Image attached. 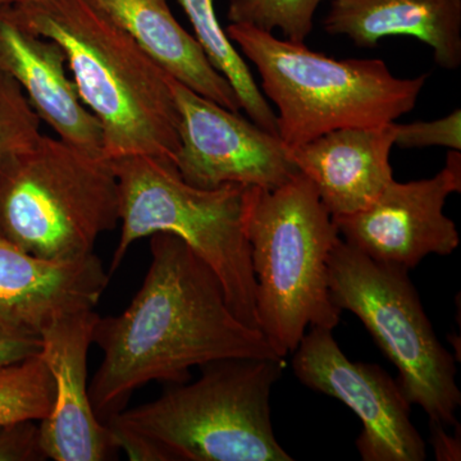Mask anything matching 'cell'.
I'll return each instance as SVG.
<instances>
[{
	"label": "cell",
	"instance_id": "6da1fadb",
	"mask_svg": "<svg viewBox=\"0 0 461 461\" xmlns=\"http://www.w3.org/2000/svg\"><path fill=\"white\" fill-rule=\"evenodd\" d=\"M151 263L120 315L99 317L94 344L103 360L89 395L103 423L151 381H189L190 369L232 357H275L259 330L239 320L215 273L172 233L150 239Z\"/></svg>",
	"mask_w": 461,
	"mask_h": 461
},
{
	"label": "cell",
	"instance_id": "7a4b0ae2",
	"mask_svg": "<svg viewBox=\"0 0 461 461\" xmlns=\"http://www.w3.org/2000/svg\"><path fill=\"white\" fill-rule=\"evenodd\" d=\"M26 29L65 50L78 96L95 115L109 160L131 156L175 163L180 114L171 75L90 0H35L11 5Z\"/></svg>",
	"mask_w": 461,
	"mask_h": 461
},
{
	"label": "cell",
	"instance_id": "3957f363",
	"mask_svg": "<svg viewBox=\"0 0 461 461\" xmlns=\"http://www.w3.org/2000/svg\"><path fill=\"white\" fill-rule=\"evenodd\" d=\"M202 369L198 381L112 417L118 450L136 461H293L271 414L284 359L232 357Z\"/></svg>",
	"mask_w": 461,
	"mask_h": 461
},
{
	"label": "cell",
	"instance_id": "277c9868",
	"mask_svg": "<svg viewBox=\"0 0 461 461\" xmlns=\"http://www.w3.org/2000/svg\"><path fill=\"white\" fill-rule=\"evenodd\" d=\"M245 232L256 277L258 329L285 359L308 327L333 330L339 323L329 260L341 236L302 173L275 190L247 187Z\"/></svg>",
	"mask_w": 461,
	"mask_h": 461
},
{
	"label": "cell",
	"instance_id": "5b68a950",
	"mask_svg": "<svg viewBox=\"0 0 461 461\" xmlns=\"http://www.w3.org/2000/svg\"><path fill=\"white\" fill-rule=\"evenodd\" d=\"M224 32L259 72L287 148L333 130L395 122L415 108L429 77L399 78L384 60L335 59L245 23Z\"/></svg>",
	"mask_w": 461,
	"mask_h": 461
},
{
	"label": "cell",
	"instance_id": "8992f818",
	"mask_svg": "<svg viewBox=\"0 0 461 461\" xmlns=\"http://www.w3.org/2000/svg\"><path fill=\"white\" fill-rule=\"evenodd\" d=\"M120 186L121 236L109 266L113 275L133 242L158 232L186 242L215 273L239 320L258 329L256 277L245 232L247 186H193L171 160L131 156L112 160Z\"/></svg>",
	"mask_w": 461,
	"mask_h": 461
},
{
	"label": "cell",
	"instance_id": "52a82bcc",
	"mask_svg": "<svg viewBox=\"0 0 461 461\" xmlns=\"http://www.w3.org/2000/svg\"><path fill=\"white\" fill-rule=\"evenodd\" d=\"M120 223L112 160L41 135L0 168V238L51 260L94 253Z\"/></svg>",
	"mask_w": 461,
	"mask_h": 461
},
{
	"label": "cell",
	"instance_id": "ba28073f",
	"mask_svg": "<svg viewBox=\"0 0 461 461\" xmlns=\"http://www.w3.org/2000/svg\"><path fill=\"white\" fill-rule=\"evenodd\" d=\"M408 272L373 260L341 239L329 260L330 296L339 311L362 321L399 369L397 382L408 402L430 421L459 426L455 359L437 339Z\"/></svg>",
	"mask_w": 461,
	"mask_h": 461
},
{
	"label": "cell",
	"instance_id": "9c48e42d",
	"mask_svg": "<svg viewBox=\"0 0 461 461\" xmlns=\"http://www.w3.org/2000/svg\"><path fill=\"white\" fill-rule=\"evenodd\" d=\"M169 83L180 114L175 165L187 184L202 189L236 184L275 190L300 173L278 136L172 76Z\"/></svg>",
	"mask_w": 461,
	"mask_h": 461
},
{
	"label": "cell",
	"instance_id": "30bf717a",
	"mask_svg": "<svg viewBox=\"0 0 461 461\" xmlns=\"http://www.w3.org/2000/svg\"><path fill=\"white\" fill-rule=\"evenodd\" d=\"M293 368L306 387L335 397L359 417L363 430L357 447L364 461L427 459L399 382L377 364L351 362L332 330L312 327L294 351Z\"/></svg>",
	"mask_w": 461,
	"mask_h": 461
},
{
	"label": "cell",
	"instance_id": "8fae6325",
	"mask_svg": "<svg viewBox=\"0 0 461 461\" xmlns=\"http://www.w3.org/2000/svg\"><path fill=\"white\" fill-rule=\"evenodd\" d=\"M461 190V154L451 150L442 171L424 180H393L366 211L333 218L339 236L379 263L414 268L424 258L450 256L459 230L444 214L446 200Z\"/></svg>",
	"mask_w": 461,
	"mask_h": 461
},
{
	"label": "cell",
	"instance_id": "7c38bea8",
	"mask_svg": "<svg viewBox=\"0 0 461 461\" xmlns=\"http://www.w3.org/2000/svg\"><path fill=\"white\" fill-rule=\"evenodd\" d=\"M95 311L66 315L41 333V357L54 382L50 415L41 420L42 450L56 461L109 460L118 450L107 424L96 417L87 387V357Z\"/></svg>",
	"mask_w": 461,
	"mask_h": 461
},
{
	"label": "cell",
	"instance_id": "4fadbf2b",
	"mask_svg": "<svg viewBox=\"0 0 461 461\" xmlns=\"http://www.w3.org/2000/svg\"><path fill=\"white\" fill-rule=\"evenodd\" d=\"M109 280L95 253L44 259L0 238V324L41 336L66 315L94 311Z\"/></svg>",
	"mask_w": 461,
	"mask_h": 461
},
{
	"label": "cell",
	"instance_id": "5bb4252c",
	"mask_svg": "<svg viewBox=\"0 0 461 461\" xmlns=\"http://www.w3.org/2000/svg\"><path fill=\"white\" fill-rule=\"evenodd\" d=\"M66 67L65 50L56 41L26 29L11 5H0V71L20 85L58 138L87 153L104 156L99 121L81 102Z\"/></svg>",
	"mask_w": 461,
	"mask_h": 461
},
{
	"label": "cell",
	"instance_id": "9a60e30c",
	"mask_svg": "<svg viewBox=\"0 0 461 461\" xmlns=\"http://www.w3.org/2000/svg\"><path fill=\"white\" fill-rule=\"evenodd\" d=\"M396 123L350 127L287 148L291 162L314 185L332 218L366 211L393 181L390 154Z\"/></svg>",
	"mask_w": 461,
	"mask_h": 461
},
{
	"label": "cell",
	"instance_id": "2e32d148",
	"mask_svg": "<svg viewBox=\"0 0 461 461\" xmlns=\"http://www.w3.org/2000/svg\"><path fill=\"white\" fill-rule=\"evenodd\" d=\"M323 27L359 48L388 36H411L429 45L441 68L461 65V0H332Z\"/></svg>",
	"mask_w": 461,
	"mask_h": 461
},
{
	"label": "cell",
	"instance_id": "e0dca14e",
	"mask_svg": "<svg viewBox=\"0 0 461 461\" xmlns=\"http://www.w3.org/2000/svg\"><path fill=\"white\" fill-rule=\"evenodd\" d=\"M90 2L129 33L167 74L230 111H241L232 85L214 68L195 36L176 20L167 0Z\"/></svg>",
	"mask_w": 461,
	"mask_h": 461
},
{
	"label": "cell",
	"instance_id": "ac0fdd59",
	"mask_svg": "<svg viewBox=\"0 0 461 461\" xmlns=\"http://www.w3.org/2000/svg\"><path fill=\"white\" fill-rule=\"evenodd\" d=\"M196 41L217 71L230 81L242 111L266 131L278 136L276 112L258 86L238 48L230 41L215 14L214 0H178Z\"/></svg>",
	"mask_w": 461,
	"mask_h": 461
},
{
	"label": "cell",
	"instance_id": "d6986e66",
	"mask_svg": "<svg viewBox=\"0 0 461 461\" xmlns=\"http://www.w3.org/2000/svg\"><path fill=\"white\" fill-rule=\"evenodd\" d=\"M54 382L41 355L0 369V427L50 415Z\"/></svg>",
	"mask_w": 461,
	"mask_h": 461
},
{
	"label": "cell",
	"instance_id": "ffe728a7",
	"mask_svg": "<svg viewBox=\"0 0 461 461\" xmlns=\"http://www.w3.org/2000/svg\"><path fill=\"white\" fill-rule=\"evenodd\" d=\"M323 0H230V23H245L305 44L313 32L314 16Z\"/></svg>",
	"mask_w": 461,
	"mask_h": 461
},
{
	"label": "cell",
	"instance_id": "44dd1931",
	"mask_svg": "<svg viewBox=\"0 0 461 461\" xmlns=\"http://www.w3.org/2000/svg\"><path fill=\"white\" fill-rule=\"evenodd\" d=\"M41 126L20 85L0 71V168L41 138Z\"/></svg>",
	"mask_w": 461,
	"mask_h": 461
},
{
	"label": "cell",
	"instance_id": "7402d4cb",
	"mask_svg": "<svg viewBox=\"0 0 461 461\" xmlns=\"http://www.w3.org/2000/svg\"><path fill=\"white\" fill-rule=\"evenodd\" d=\"M395 145L402 149L441 147L461 150V112L455 109L450 114L435 121L397 124Z\"/></svg>",
	"mask_w": 461,
	"mask_h": 461
},
{
	"label": "cell",
	"instance_id": "603a6c76",
	"mask_svg": "<svg viewBox=\"0 0 461 461\" xmlns=\"http://www.w3.org/2000/svg\"><path fill=\"white\" fill-rule=\"evenodd\" d=\"M36 420H21L0 427V461H42L41 427Z\"/></svg>",
	"mask_w": 461,
	"mask_h": 461
},
{
	"label": "cell",
	"instance_id": "cb8c5ba5",
	"mask_svg": "<svg viewBox=\"0 0 461 461\" xmlns=\"http://www.w3.org/2000/svg\"><path fill=\"white\" fill-rule=\"evenodd\" d=\"M41 336L0 324V369L41 355Z\"/></svg>",
	"mask_w": 461,
	"mask_h": 461
},
{
	"label": "cell",
	"instance_id": "d4e9b609",
	"mask_svg": "<svg viewBox=\"0 0 461 461\" xmlns=\"http://www.w3.org/2000/svg\"><path fill=\"white\" fill-rule=\"evenodd\" d=\"M430 439L436 459L439 461H459L461 459L460 437H451L446 433L445 426L430 421Z\"/></svg>",
	"mask_w": 461,
	"mask_h": 461
},
{
	"label": "cell",
	"instance_id": "484cf974",
	"mask_svg": "<svg viewBox=\"0 0 461 461\" xmlns=\"http://www.w3.org/2000/svg\"><path fill=\"white\" fill-rule=\"evenodd\" d=\"M35 2V0H0V5H20V3Z\"/></svg>",
	"mask_w": 461,
	"mask_h": 461
}]
</instances>
